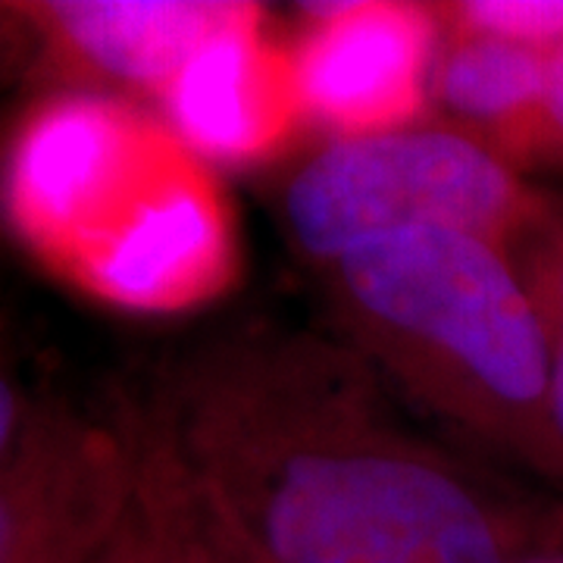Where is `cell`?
Masks as SVG:
<instances>
[{
    "label": "cell",
    "mask_w": 563,
    "mask_h": 563,
    "mask_svg": "<svg viewBox=\"0 0 563 563\" xmlns=\"http://www.w3.org/2000/svg\"><path fill=\"white\" fill-rule=\"evenodd\" d=\"M263 563H532V529L376 413L317 342L188 366L154 429Z\"/></svg>",
    "instance_id": "1"
},
{
    "label": "cell",
    "mask_w": 563,
    "mask_h": 563,
    "mask_svg": "<svg viewBox=\"0 0 563 563\" xmlns=\"http://www.w3.org/2000/svg\"><path fill=\"white\" fill-rule=\"evenodd\" d=\"M332 266L388 361L476 432L563 479L542 317L504 247L457 229H404Z\"/></svg>",
    "instance_id": "2"
},
{
    "label": "cell",
    "mask_w": 563,
    "mask_h": 563,
    "mask_svg": "<svg viewBox=\"0 0 563 563\" xmlns=\"http://www.w3.org/2000/svg\"><path fill=\"white\" fill-rule=\"evenodd\" d=\"M554 217L485 141L442 129L347 135L307 163L285 195L298 244L329 263L404 229H457L517 257Z\"/></svg>",
    "instance_id": "3"
},
{
    "label": "cell",
    "mask_w": 563,
    "mask_h": 563,
    "mask_svg": "<svg viewBox=\"0 0 563 563\" xmlns=\"http://www.w3.org/2000/svg\"><path fill=\"white\" fill-rule=\"evenodd\" d=\"M16 10L66 63L163 98L217 44L261 22L257 7L225 0H57Z\"/></svg>",
    "instance_id": "4"
},
{
    "label": "cell",
    "mask_w": 563,
    "mask_h": 563,
    "mask_svg": "<svg viewBox=\"0 0 563 563\" xmlns=\"http://www.w3.org/2000/svg\"><path fill=\"white\" fill-rule=\"evenodd\" d=\"M129 483V439L60 413H32L0 473V563H20L63 532L117 514Z\"/></svg>",
    "instance_id": "5"
},
{
    "label": "cell",
    "mask_w": 563,
    "mask_h": 563,
    "mask_svg": "<svg viewBox=\"0 0 563 563\" xmlns=\"http://www.w3.org/2000/svg\"><path fill=\"white\" fill-rule=\"evenodd\" d=\"M320 32L291 69L301 107L344 125H376L401 113L417 91L426 44L422 16L401 7L310 3Z\"/></svg>",
    "instance_id": "6"
},
{
    "label": "cell",
    "mask_w": 563,
    "mask_h": 563,
    "mask_svg": "<svg viewBox=\"0 0 563 563\" xmlns=\"http://www.w3.org/2000/svg\"><path fill=\"white\" fill-rule=\"evenodd\" d=\"M544 76V51L454 29V44L439 66V91L451 110L483 129L492 139L488 147L507 161V151L542 103Z\"/></svg>",
    "instance_id": "7"
},
{
    "label": "cell",
    "mask_w": 563,
    "mask_h": 563,
    "mask_svg": "<svg viewBox=\"0 0 563 563\" xmlns=\"http://www.w3.org/2000/svg\"><path fill=\"white\" fill-rule=\"evenodd\" d=\"M517 266L523 273L526 288L542 317L548 366H551V417L563 444V222L561 217L536 232L517 251Z\"/></svg>",
    "instance_id": "8"
},
{
    "label": "cell",
    "mask_w": 563,
    "mask_h": 563,
    "mask_svg": "<svg viewBox=\"0 0 563 563\" xmlns=\"http://www.w3.org/2000/svg\"><path fill=\"white\" fill-rule=\"evenodd\" d=\"M457 32L523 44L551 54L563 44V0H466L451 7Z\"/></svg>",
    "instance_id": "9"
},
{
    "label": "cell",
    "mask_w": 563,
    "mask_h": 563,
    "mask_svg": "<svg viewBox=\"0 0 563 563\" xmlns=\"http://www.w3.org/2000/svg\"><path fill=\"white\" fill-rule=\"evenodd\" d=\"M79 563H176L161 517L135 479V466L120 514Z\"/></svg>",
    "instance_id": "10"
},
{
    "label": "cell",
    "mask_w": 563,
    "mask_h": 563,
    "mask_svg": "<svg viewBox=\"0 0 563 563\" xmlns=\"http://www.w3.org/2000/svg\"><path fill=\"white\" fill-rule=\"evenodd\" d=\"M507 163L517 166H563V44L548 54V76H544L542 103L529 120L520 139L507 151Z\"/></svg>",
    "instance_id": "11"
},
{
    "label": "cell",
    "mask_w": 563,
    "mask_h": 563,
    "mask_svg": "<svg viewBox=\"0 0 563 563\" xmlns=\"http://www.w3.org/2000/svg\"><path fill=\"white\" fill-rule=\"evenodd\" d=\"M169 548L176 563H263L254 548L210 510L179 517L169 529Z\"/></svg>",
    "instance_id": "12"
},
{
    "label": "cell",
    "mask_w": 563,
    "mask_h": 563,
    "mask_svg": "<svg viewBox=\"0 0 563 563\" xmlns=\"http://www.w3.org/2000/svg\"><path fill=\"white\" fill-rule=\"evenodd\" d=\"M29 422H32V413H29V401L22 391L20 373H16V363L0 335V473L16 454Z\"/></svg>",
    "instance_id": "13"
},
{
    "label": "cell",
    "mask_w": 563,
    "mask_h": 563,
    "mask_svg": "<svg viewBox=\"0 0 563 563\" xmlns=\"http://www.w3.org/2000/svg\"><path fill=\"white\" fill-rule=\"evenodd\" d=\"M120 514V510H117ZM117 514H110V517H101V520H91V523H81L76 529H69V532H63L57 539H51L47 544H41L38 551H32L29 558H22L20 563H79L88 551H91V544L101 539L103 532H107V526L113 523V517Z\"/></svg>",
    "instance_id": "14"
},
{
    "label": "cell",
    "mask_w": 563,
    "mask_h": 563,
    "mask_svg": "<svg viewBox=\"0 0 563 563\" xmlns=\"http://www.w3.org/2000/svg\"><path fill=\"white\" fill-rule=\"evenodd\" d=\"M532 563H563V558H539V561Z\"/></svg>",
    "instance_id": "15"
}]
</instances>
